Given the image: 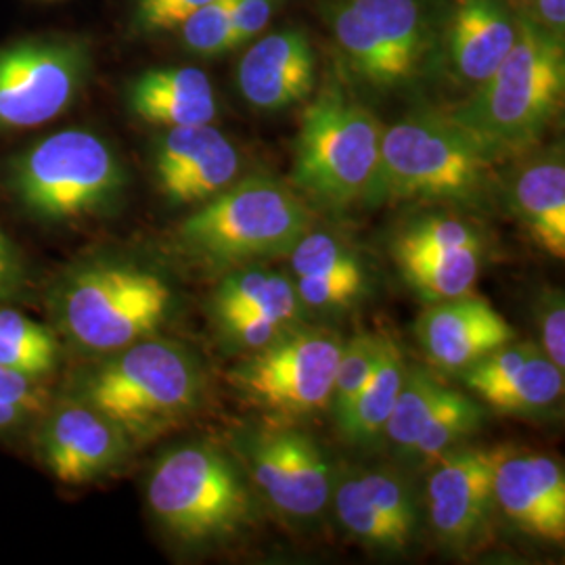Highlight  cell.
Returning a JSON list of instances; mask_svg holds the SVG:
<instances>
[{
	"mask_svg": "<svg viewBox=\"0 0 565 565\" xmlns=\"http://www.w3.org/2000/svg\"><path fill=\"white\" fill-rule=\"evenodd\" d=\"M65 394L93 404L141 445L202 408L205 373L186 345L156 333L95 356L72 375Z\"/></svg>",
	"mask_w": 565,
	"mask_h": 565,
	"instance_id": "1",
	"label": "cell"
},
{
	"mask_svg": "<svg viewBox=\"0 0 565 565\" xmlns=\"http://www.w3.org/2000/svg\"><path fill=\"white\" fill-rule=\"evenodd\" d=\"M174 306V287L163 275L121 258L78 264L61 279L53 298L61 333L93 359L156 335Z\"/></svg>",
	"mask_w": 565,
	"mask_h": 565,
	"instance_id": "2",
	"label": "cell"
},
{
	"mask_svg": "<svg viewBox=\"0 0 565 565\" xmlns=\"http://www.w3.org/2000/svg\"><path fill=\"white\" fill-rule=\"evenodd\" d=\"M564 88L562 42L534 21L520 20L503 63L446 116L494 158L536 141L557 114Z\"/></svg>",
	"mask_w": 565,
	"mask_h": 565,
	"instance_id": "3",
	"label": "cell"
},
{
	"mask_svg": "<svg viewBox=\"0 0 565 565\" xmlns=\"http://www.w3.org/2000/svg\"><path fill=\"white\" fill-rule=\"evenodd\" d=\"M147 505L177 543L223 545L256 522V499L231 452L212 443L170 448L147 480Z\"/></svg>",
	"mask_w": 565,
	"mask_h": 565,
	"instance_id": "4",
	"label": "cell"
},
{
	"mask_svg": "<svg viewBox=\"0 0 565 565\" xmlns=\"http://www.w3.org/2000/svg\"><path fill=\"white\" fill-rule=\"evenodd\" d=\"M312 221L298 193L266 177H247L189 214L177 231V242L193 260L228 273L289 256Z\"/></svg>",
	"mask_w": 565,
	"mask_h": 565,
	"instance_id": "5",
	"label": "cell"
},
{
	"mask_svg": "<svg viewBox=\"0 0 565 565\" xmlns=\"http://www.w3.org/2000/svg\"><path fill=\"white\" fill-rule=\"evenodd\" d=\"M490 153L459 124L413 114L384 130L366 203H473L484 191Z\"/></svg>",
	"mask_w": 565,
	"mask_h": 565,
	"instance_id": "6",
	"label": "cell"
},
{
	"mask_svg": "<svg viewBox=\"0 0 565 565\" xmlns=\"http://www.w3.org/2000/svg\"><path fill=\"white\" fill-rule=\"evenodd\" d=\"M7 182L30 216L44 223H78L118 203L126 170L103 137L65 128L21 151L7 170Z\"/></svg>",
	"mask_w": 565,
	"mask_h": 565,
	"instance_id": "7",
	"label": "cell"
},
{
	"mask_svg": "<svg viewBox=\"0 0 565 565\" xmlns=\"http://www.w3.org/2000/svg\"><path fill=\"white\" fill-rule=\"evenodd\" d=\"M384 126L342 88L323 90L303 111L294 147V184L315 207L340 214L366 202Z\"/></svg>",
	"mask_w": 565,
	"mask_h": 565,
	"instance_id": "8",
	"label": "cell"
},
{
	"mask_svg": "<svg viewBox=\"0 0 565 565\" xmlns=\"http://www.w3.org/2000/svg\"><path fill=\"white\" fill-rule=\"evenodd\" d=\"M342 345L340 335L300 324L247 352L228 384L268 424L294 425L329 408Z\"/></svg>",
	"mask_w": 565,
	"mask_h": 565,
	"instance_id": "9",
	"label": "cell"
},
{
	"mask_svg": "<svg viewBox=\"0 0 565 565\" xmlns=\"http://www.w3.org/2000/svg\"><path fill=\"white\" fill-rule=\"evenodd\" d=\"M231 445L252 488L285 520L308 522L331 505L335 471L310 434L268 424L235 434Z\"/></svg>",
	"mask_w": 565,
	"mask_h": 565,
	"instance_id": "10",
	"label": "cell"
},
{
	"mask_svg": "<svg viewBox=\"0 0 565 565\" xmlns=\"http://www.w3.org/2000/svg\"><path fill=\"white\" fill-rule=\"evenodd\" d=\"M90 72L86 44L32 39L0 49V130H25L60 118Z\"/></svg>",
	"mask_w": 565,
	"mask_h": 565,
	"instance_id": "11",
	"label": "cell"
},
{
	"mask_svg": "<svg viewBox=\"0 0 565 565\" xmlns=\"http://www.w3.org/2000/svg\"><path fill=\"white\" fill-rule=\"evenodd\" d=\"M333 34L352 72L375 86L413 76L425 49L419 0H345Z\"/></svg>",
	"mask_w": 565,
	"mask_h": 565,
	"instance_id": "12",
	"label": "cell"
},
{
	"mask_svg": "<svg viewBox=\"0 0 565 565\" xmlns=\"http://www.w3.org/2000/svg\"><path fill=\"white\" fill-rule=\"evenodd\" d=\"M39 457L49 473L70 486L93 484L128 461L135 443L99 408L65 394L42 413Z\"/></svg>",
	"mask_w": 565,
	"mask_h": 565,
	"instance_id": "13",
	"label": "cell"
},
{
	"mask_svg": "<svg viewBox=\"0 0 565 565\" xmlns=\"http://www.w3.org/2000/svg\"><path fill=\"white\" fill-rule=\"evenodd\" d=\"M427 480L429 524L452 551H469L490 527L494 501V455L478 446H455L438 457Z\"/></svg>",
	"mask_w": 565,
	"mask_h": 565,
	"instance_id": "14",
	"label": "cell"
},
{
	"mask_svg": "<svg viewBox=\"0 0 565 565\" xmlns=\"http://www.w3.org/2000/svg\"><path fill=\"white\" fill-rule=\"evenodd\" d=\"M331 503L343 530L364 546L401 553L415 541L419 503L411 482L392 469H366L333 486Z\"/></svg>",
	"mask_w": 565,
	"mask_h": 565,
	"instance_id": "15",
	"label": "cell"
},
{
	"mask_svg": "<svg viewBox=\"0 0 565 565\" xmlns=\"http://www.w3.org/2000/svg\"><path fill=\"white\" fill-rule=\"evenodd\" d=\"M494 455L497 509L515 527L539 541H565L564 467L545 452L501 446Z\"/></svg>",
	"mask_w": 565,
	"mask_h": 565,
	"instance_id": "16",
	"label": "cell"
},
{
	"mask_svg": "<svg viewBox=\"0 0 565 565\" xmlns=\"http://www.w3.org/2000/svg\"><path fill=\"white\" fill-rule=\"evenodd\" d=\"M242 156L212 124L166 128L153 149L158 189L172 205H202L237 181Z\"/></svg>",
	"mask_w": 565,
	"mask_h": 565,
	"instance_id": "17",
	"label": "cell"
},
{
	"mask_svg": "<svg viewBox=\"0 0 565 565\" xmlns=\"http://www.w3.org/2000/svg\"><path fill=\"white\" fill-rule=\"evenodd\" d=\"M459 375L467 390L501 415H543L564 396V371L534 343H507Z\"/></svg>",
	"mask_w": 565,
	"mask_h": 565,
	"instance_id": "18",
	"label": "cell"
},
{
	"mask_svg": "<svg viewBox=\"0 0 565 565\" xmlns=\"http://www.w3.org/2000/svg\"><path fill=\"white\" fill-rule=\"evenodd\" d=\"M415 335L427 361L450 373H461L490 352L515 342V331L505 317L471 291L429 303L415 323Z\"/></svg>",
	"mask_w": 565,
	"mask_h": 565,
	"instance_id": "19",
	"label": "cell"
},
{
	"mask_svg": "<svg viewBox=\"0 0 565 565\" xmlns=\"http://www.w3.org/2000/svg\"><path fill=\"white\" fill-rule=\"evenodd\" d=\"M243 99L279 111L302 102L315 86V55L302 32L281 30L247 49L237 70Z\"/></svg>",
	"mask_w": 565,
	"mask_h": 565,
	"instance_id": "20",
	"label": "cell"
},
{
	"mask_svg": "<svg viewBox=\"0 0 565 565\" xmlns=\"http://www.w3.org/2000/svg\"><path fill=\"white\" fill-rule=\"evenodd\" d=\"M126 102L139 120L162 126H203L216 118V95L198 67H156L130 82Z\"/></svg>",
	"mask_w": 565,
	"mask_h": 565,
	"instance_id": "21",
	"label": "cell"
},
{
	"mask_svg": "<svg viewBox=\"0 0 565 565\" xmlns=\"http://www.w3.org/2000/svg\"><path fill=\"white\" fill-rule=\"evenodd\" d=\"M518 36V21L501 0H457L448 23V57L471 84L482 82L503 63Z\"/></svg>",
	"mask_w": 565,
	"mask_h": 565,
	"instance_id": "22",
	"label": "cell"
},
{
	"mask_svg": "<svg viewBox=\"0 0 565 565\" xmlns=\"http://www.w3.org/2000/svg\"><path fill=\"white\" fill-rule=\"evenodd\" d=\"M509 207L527 237L551 258H565V166L548 156L527 163L511 184Z\"/></svg>",
	"mask_w": 565,
	"mask_h": 565,
	"instance_id": "23",
	"label": "cell"
},
{
	"mask_svg": "<svg viewBox=\"0 0 565 565\" xmlns=\"http://www.w3.org/2000/svg\"><path fill=\"white\" fill-rule=\"evenodd\" d=\"M252 312L289 324H302L303 306L294 279L264 263L223 273L210 300L212 323Z\"/></svg>",
	"mask_w": 565,
	"mask_h": 565,
	"instance_id": "24",
	"label": "cell"
},
{
	"mask_svg": "<svg viewBox=\"0 0 565 565\" xmlns=\"http://www.w3.org/2000/svg\"><path fill=\"white\" fill-rule=\"evenodd\" d=\"M404 373L406 361L403 348L394 342V338L384 333L377 363L356 394L342 424L338 425L340 434L350 445L373 446L384 438L385 424L401 392Z\"/></svg>",
	"mask_w": 565,
	"mask_h": 565,
	"instance_id": "25",
	"label": "cell"
},
{
	"mask_svg": "<svg viewBox=\"0 0 565 565\" xmlns=\"http://www.w3.org/2000/svg\"><path fill=\"white\" fill-rule=\"evenodd\" d=\"M484 247H467L446 256L396 263L404 282L424 300L440 302L473 289L482 273Z\"/></svg>",
	"mask_w": 565,
	"mask_h": 565,
	"instance_id": "26",
	"label": "cell"
},
{
	"mask_svg": "<svg viewBox=\"0 0 565 565\" xmlns=\"http://www.w3.org/2000/svg\"><path fill=\"white\" fill-rule=\"evenodd\" d=\"M55 333L18 310L0 308V366L34 380L49 377L60 364Z\"/></svg>",
	"mask_w": 565,
	"mask_h": 565,
	"instance_id": "27",
	"label": "cell"
},
{
	"mask_svg": "<svg viewBox=\"0 0 565 565\" xmlns=\"http://www.w3.org/2000/svg\"><path fill=\"white\" fill-rule=\"evenodd\" d=\"M443 390L445 384L438 375L419 364H406L401 392L384 429V440L396 457L408 459Z\"/></svg>",
	"mask_w": 565,
	"mask_h": 565,
	"instance_id": "28",
	"label": "cell"
},
{
	"mask_svg": "<svg viewBox=\"0 0 565 565\" xmlns=\"http://www.w3.org/2000/svg\"><path fill=\"white\" fill-rule=\"evenodd\" d=\"M484 422L482 406L469 398L463 392L450 390L445 385L431 415L427 417L422 436L406 463L431 465L446 450L461 445L467 436H471Z\"/></svg>",
	"mask_w": 565,
	"mask_h": 565,
	"instance_id": "29",
	"label": "cell"
},
{
	"mask_svg": "<svg viewBox=\"0 0 565 565\" xmlns=\"http://www.w3.org/2000/svg\"><path fill=\"white\" fill-rule=\"evenodd\" d=\"M294 279L319 281H366L363 264L356 252L340 237L308 231L289 252Z\"/></svg>",
	"mask_w": 565,
	"mask_h": 565,
	"instance_id": "30",
	"label": "cell"
},
{
	"mask_svg": "<svg viewBox=\"0 0 565 565\" xmlns=\"http://www.w3.org/2000/svg\"><path fill=\"white\" fill-rule=\"evenodd\" d=\"M484 245L478 226L452 214H422L411 218L392 237V258L436 254Z\"/></svg>",
	"mask_w": 565,
	"mask_h": 565,
	"instance_id": "31",
	"label": "cell"
},
{
	"mask_svg": "<svg viewBox=\"0 0 565 565\" xmlns=\"http://www.w3.org/2000/svg\"><path fill=\"white\" fill-rule=\"evenodd\" d=\"M382 338L384 333H359L352 340L343 342L342 354L333 377L331 401H329V411L333 415L335 425L342 424L356 394L361 392V387L377 363V356L382 350Z\"/></svg>",
	"mask_w": 565,
	"mask_h": 565,
	"instance_id": "32",
	"label": "cell"
},
{
	"mask_svg": "<svg viewBox=\"0 0 565 565\" xmlns=\"http://www.w3.org/2000/svg\"><path fill=\"white\" fill-rule=\"evenodd\" d=\"M231 4L233 0H212L191 13L179 25L182 44L200 57H218L233 51Z\"/></svg>",
	"mask_w": 565,
	"mask_h": 565,
	"instance_id": "33",
	"label": "cell"
},
{
	"mask_svg": "<svg viewBox=\"0 0 565 565\" xmlns=\"http://www.w3.org/2000/svg\"><path fill=\"white\" fill-rule=\"evenodd\" d=\"M216 333L218 340L223 343L224 348L239 352V354H247L254 352L258 348H263L266 343L277 340L282 333L300 327V324H289L268 317V315H237L224 321H216Z\"/></svg>",
	"mask_w": 565,
	"mask_h": 565,
	"instance_id": "34",
	"label": "cell"
},
{
	"mask_svg": "<svg viewBox=\"0 0 565 565\" xmlns=\"http://www.w3.org/2000/svg\"><path fill=\"white\" fill-rule=\"evenodd\" d=\"M541 331L543 352L557 369H565V302L564 291H545L534 306Z\"/></svg>",
	"mask_w": 565,
	"mask_h": 565,
	"instance_id": "35",
	"label": "cell"
},
{
	"mask_svg": "<svg viewBox=\"0 0 565 565\" xmlns=\"http://www.w3.org/2000/svg\"><path fill=\"white\" fill-rule=\"evenodd\" d=\"M207 2L212 0H137L135 28L145 34L179 28Z\"/></svg>",
	"mask_w": 565,
	"mask_h": 565,
	"instance_id": "36",
	"label": "cell"
},
{
	"mask_svg": "<svg viewBox=\"0 0 565 565\" xmlns=\"http://www.w3.org/2000/svg\"><path fill=\"white\" fill-rule=\"evenodd\" d=\"M0 403L15 404L36 417L46 411L49 394L42 385V380H34L7 366H0Z\"/></svg>",
	"mask_w": 565,
	"mask_h": 565,
	"instance_id": "37",
	"label": "cell"
},
{
	"mask_svg": "<svg viewBox=\"0 0 565 565\" xmlns=\"http://www.w3.org/2000/svg\"><path fill=\"white\" fill-rule=\"evenodd\" d=\"M275 11V0H233L231 20H233V42L235 49L254 41Z\"/></svg>",
	"mask_w": 565,
	"mask_h": 565,
	"instance_id": "38",
	"label": "cell"
},
{
	"mask_svg": "<svg viewBox=\"0 0 565 565\" xmlns=\"http://www.w3.org/2000/svg\"><path fill=\"white\" fill-rule=\"evenodd\" d=\"M25 270L20 249L0 228V303L15 298L23 287Z\"/></svg>",
	"mask_w": 565,
	"mask_h": 565,
	"instance_id": "39",
	"label": "cell"
},
{
	"mask_svg": "<svg viewBox=\"0 0 565 565\" xmlns=\"http://www.w3.org/2000/svg\"><path fill=\"white\" fill-rule=\"evenodd\" d=\"M539 2V13L541 20L545 23L546 32L553 34L555 39L564 34L565 25V0H536Z\"/></svg>",
	"mask_w": 565,
	"mask_h": 565,
	"instance_id": "40",
	"label": "cell"
}]
</instances>
